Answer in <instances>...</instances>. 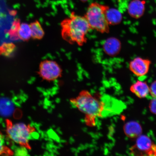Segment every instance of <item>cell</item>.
<instances>
[{
    "label": "cell",
    "instance_id": "10",
    "mask_svg": "<svg viewBox=\"0 0 156 156\" xmlns=\"http://www.w3.org/2000/svg\"><path fill=\"white\" fill-rule=\"evenodd\" d=\"M145 2L141 0H133L130 2L128 6V14L134 19L141 18L145 12Z\"/></svg>",
    "mask_w": 156,
    "mask_h": 156
},
{
    "label": "cell",
    "instance_id": "13",
    "mask_svg": "<svg viewBox=\"0 0 156 156\" xmlns=\"http://www.w3.org/2000/svg\"><path fill=\"white\" fill-rule=\"evenodd\" d=\"M106 17L109 25H115L120 24L122 19L121 12L119 10L109 8L106 12Z\"/></svg>",
    "mask_w": 156,
    "mask_h": 156
},
{
    "label": "cell",
    "instance_id": "19",
    "mask_svg": "<svg viewBox=\"0 0 156 156\" xmlns=\"http://www.w3.org/2000/svg\"><path fill=\"white\" fill-rule=\"evenodd\" d=\"M7 149L4 146V140L3 136L0 133V155L4 153H9L6 151Z\"/></svg>",
    "mask_w": 156,
    "mask_h": 156
},
{
    "label": "cell",
    "instance_id": "16",
    "mask_svg": "<svg viewBox=\"0 0 156 156\" xmlns=\"http://www.w3.org/2000/svg\"><path fill=\"white\" fill-rule=\"evenodd\" d=\"M19 39L24 41H27L32 38L30 25L27 23H22L20 25L19 30Z\"/></svg>",
    "mask_w": 156,
    "mask_h": 156
},
{
    "label": "cell",
    "instance_id": "18",
    "mask_svg": "<svg viewBox=\"0 0 156 156\" xmlns=\"http://www.w3.org/2000/svg\"><path fill=\"white\" fill-rule=\"evenodd\" d=\"M20 25V20L19 19H16L13 21L11 29L8 32L11 40L16 41L19 40L18 33Z\"/></svg>",
    "mask_w": 156,
    "mask_h": 156
},
{
    "label": "cell",
    "instance_id": "17",
    "mask_svg": "<svg viewBox=\"0 0 156 156\" xmlns=\"http://www.w3.org/2000/svg\"><path fill=\"white\" fill-rule=\"evenodd\" d=\"M16 46L12 43H5L0 46V55L12 57L15 53Z\"/></svg>",
    "mask_w": 156,
    "mask_h": 156
},
{
    "label": "cell",
    "instance_id": "3",
    "mask_svg": "<svg viewBox=\"0 0 156 156\" xmlns=\"http://www.w3.org/2000/svg\"><path fill=\"white\" fill-rule=\"evenodd\" d=\"M107 6L97 2L92 3L88 7L84 17L91 29L101 34H107L110 31V25L106 17Z\"/></svg>",
    "mask_w": 156,
    "mask_h": 156
},
{
    "label": "cell",
    "instance_id": "5",
    "mask_svg": "<svg viewBox=\"0 0 156 156\" xmlns=\"http://www.w3.org/2000/svg\"><path fill=\"white\" fill-rule=\"evenodd\" d=\"M62 73L61 67L54 60H44L41 62L39 66L38 75L44 80L55 81L61 77Z\"/></svg>",
    "mask_w": 156,
    "mask_h": 156
},
{
    "label": "cell",
    "instance_id": "11",
    "mask_svg": "<svg viewBox=\"0 0 156 156\" xmlns=\"http://www.w3.org/2000/svg\"><path fill=\"white\" fill-rule=\"evenodd\" d=\"M130 90L139 98H144L150 93V87L145 81L138 80L134 83Z\"/></svg>",
    "mask_w": 156,
    "mask_h": 156
},
{
    "label": "cell",
    "instance_id": "14",
    "mask_svg": "<svg viewBox=\"0 0 156 156\" xmlns=\"http://www.w3.org/2000/svg\"><path fill=\"white\" fill-rule=\"evenodd\" d=\"M29 25L32 38L34 40H40L44 37V32L41 25L38 21H35Z\"/></svg>",
    "mask_w": 156,
    "mask_h": 156
},
{
    "label": "cell",
    "instance_id": "9",
    "mask_svg": "<svg viewBox=\"0 0 156 156\" xmlns=\"http://www.w3.org/2000/svg\"><path fill=\"white\" fill-rule=\"evenodd\" d=\"M103 48L105 53L107 55L115 56L119 53L121 50V42L117 38L110 37L105 41Z\"/></svg>",
    "mask_w": 156,
    "mask_h": 156
},
{
    "label": "cell",
    "instance_id": "4",
    "mask_svg": "<svg viewBox=\"0 0 156 156\" xmlns=\"http://www.w3.org/2000/svg\"><path fill=\"white\" fill-rule=\"evenodd\" d=\"M7 132L9 137L19 145L30 149L29 142L32 134L36 132L35 128L22 123L13 124L7 122Z\"/></svg>",
    "mask_w": 156,
    "mask_h": 156
},
{
    "label": "cell",
    "instance_id": "23",
    "mask_svg": "<svg viewBox=\"0 0 156 156\" xmlns=\"http://www.w3.org/2000/svg\"><path fill=\"white\" fill-rule=\"evenodd\" d=\"M81 1L83 2H85L88 1V0H81Z\"/></svg>",
    "mask_w": 156,
    "mask_h": 156
},
{
    "label": "cell",
    "instance_id": "6",
    "mask_svg": "<svg viewBox=\"0 0 156 156\" xmlns=\"http://www.w3.org/2000/svg\"><path fill=\"white\" fill-rule=\"evenodd\" d=\"M101 98L104 105L103 118L119 114L125 108L123 102L110 95H103Z\"/></svg>",
    "mask_w": 156,
    "mask_h": 156
},
{
    "label": "cell",
    "instance_id": "22",
    "mask_svg": "<svg viewBox=\"0 0 156 156\" xmlns=\"http://www.w3.org/2000/svg\"><path fill=\"white\" fill-rule=\"evenodd\" d=\"M17 12L14 10H11L9 11V13L12 15H15L16 14Z\"/></svg>",
    "mask_w": 156,
    "mask_h": 156
},
{
    "label": "cell",
    "instance_id": "2",
    "mask_svg": "<svg viewBox=\"0 0 156 156\" xmlns=\"http://www.w3.org/2000/svg\"><path fill=\"white\" fill-rule=\"evenodd\" d=\"M70 102L85 115V122L88 125L93 126L97 118H103L104 106L101 97L100 99L97 98L89 91H82Z\"/></svg>",
    "mask_w": 156,
    "mask_h": 156
},
{
    "label": "cell",
    "instance_id": "7",
    "mask_svg": "<svg viewBox=\"0 0 156 156\" xmlns=\"http://www.w3.org/2000/svg\"><path fill=\"white\" fill-rule=\"evenodd\" d=\"M151 63V60L149 59L137 57L130 62L129 67L134 75L137 77H142L148 73Z\"/></svg>",
    "mask_w": 156,
    "mask_h": 156
},
{
    "label": "cell",
    "instance_id": "21",
    "mask_svg": "<svg viewBox=\"0 0 156 156\" xmlns=\"http://www.w3.org/2000/svg\"><path fill=\"white\" fill-rule=\"evenodd\" d=\"M150 93L153 98H156V80L151 83L150 87Z\"/></svg>",
    "mask_w": 156,
    "mask_h": 156
},
{
    "label": "cell",
    "instance_id": "15",
    "mask_svg": "<svg viewBox=\"0 0 156 156\" xmlns=\"http://www.w3.org/2000/svg\"><path fill=\"white\" fill-rule=\"evenodd\" d=\"M13 111V106L10 101L7 99H0V114L3 116H9Z\"/></svg>",
    "mask_w": 156,
    "mask_h": 156
},
{
    "label": "cell",
    "instance_id": "12",
    "mask_svg": "<svg viewBox=\"0 0 156 156\" xmlns=\"http://www.w3.org/2000/svg\"><path fill=\"white\" fill-rule=\"evenodd\" d=\"M125 133L130 138H137L142 133V127L139 123L135 121L127 122L124 127Z\"/></svg>",
    "mask_w": 156,
    "mask_h": 156
},
{
    "label": "cell",
    "instance_id": "1",
    "mask_svg": "<svg viewBox=\"0 0 156 156\" xmlns=\"http://www.w3.org/2000/svg\"><path fill=\"white\" fill-rule=\"evenodd\" d=\"M61 36L68 43L82 46L86 43L87 35L91 29L84 16L72 12L61 23Z\"/></svg>",
    "mask_w": 156,
    "mask_h": 156
},
{
    "label": "cell",
    "instance_id": "8",
    "mask_svg": "<svg viewBox=\"0 0 156 156\" xmlns=\"http://www.w3.org/2000/svg\"><path fill=\"white\" fill-rule=\"evenodd\" d=\"M136 147L142 153H147L150 155H154L156 153V146L154 144L149 136L141 135L137 138Z\"/></svg>",
    "mask_w": 156,
    "mask_h": 156
},
{
    "label": "cell",
    "instance_id": "20",
    "mask_svg": "<svg viewBox=\"0 0 156 156\" xmlns=\"http://www.w3.org/2000/svg\"><path fill=\"white\" fill-rule=\"evenodd\" d=\"M149 108L152 113L156 115V98H154L150 102Z\"/></svg>",
    "mask_w": 156,
    "mask_h": 156
}]
</instances>
